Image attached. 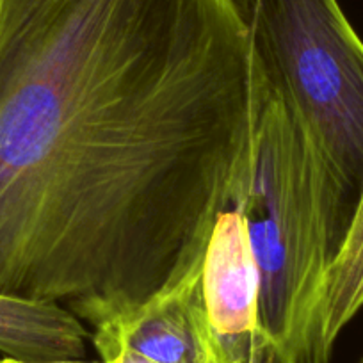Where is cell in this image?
I'll return each instance as SVG.
<instances>
[{"instance_id":"1","label":"cell","mask_w":363,"mask_h":363,"mask_svg":"<svg viewBox=\"0 0 363 363\" xmlns=\"http://www.w3.org/2000/svg\"><path fill=\"white\" fill-rule=\"evenodd\" d=\"M264 87L233 0H0V296L80 319L198 267Z\"/></svg>"},{"instance_id":"2","label":"cell","mask_w":363,"mask_h":363,"mask_svg":"<svg viewBox=\"0 0 363 363\" xmlns=\"http://www.w3.org/2000/svg\"><path fill=\"white\" fill-rule=\"evenodd\" d=\"M260 272L258 330L271 363H308L313 310L358 200L298 111L265 77L240 205Z\"/></svg>"},{"instance_id":"3","label":"cell","mask_w":363,"mask_h":363,"mask_svg":"<svg viewBox=\"0 0 363 363\" xmlns=\"http://www.w3.org/2000/svg\"><path fill=\"white\" fill-rule=\"evenodd\" d=\"M269 82L294 107L359 201L363 41L338 0H233Z\"/></svg>"},{"instance_id":"4","label":"cell","mask_w":363,"mask_h":363,"mask_svg":"<svg viewBox=\"0 0 363 363\" xmlns=\"http://www.w3.org/2000/svg\"><path fill=\"white\" fill-rule=\"evenodd\" d=\"M201 264L145 301L84 317L95 330L93 344L123 345L157 363H211L216 340L201 294Z\"/></svg>"},{"instance_id":"5","label":"cell","mask_w":363,"mask_h":363,"mask_svg":"<svg viewBox=\"0 0 363 363\" xmlns=\"http://www.w3.org/2000/svg\"><path fill=\"white\" fill-rule=\"evenodd\" d=\"M201 294L216 356L271 363L258 330L260 272L239 207L216 219L201 264Z\"/></svg>"},{"instance_id":"6","label":"cell","mask_w":363,"mask_h":363,"mask_svg":"<svg viewBox=\"0 0 363 363\" xmlns=\"http://www.w3.org/2000/svg\"><path fill=\"white\" fill-rule=\"evenodd\" d=\"M87 338L82 320L62 305L0 296V352L8 358L82 359Z\"/></svg>"},{"instance_id":"7","label":"cell","mask_w":363,"mask_h":363,"mask_svg":"<svg viewBox=\"0 0 363 363\" xmlns=\"http://www.w3.org/2000/svg\"><path fill=\"white\" fill-rule=\"evenodd\" d=\"M363 308V193L313 310L308 363H330L338 335Z\"/></svg>"},{"instance_id":"8","label":"cell","mask_w":363,"mask_h":363,"mask_svg":"<svg viewBox=\"0 0 363 363\" xmlns=\"http://www.w3.org/2000/svg\"><path fill=\"white\" fill-rule=\"evenodd\" d=\"M93 345L99 351L102 363H157L146 356L123 347V345L107 344V342H95Z\"/></svg>"},{"instance_id":"9","label":"cell","mask_w":363,"mask_h":363,"mask_svg":"<svg viewBox=\"0 0 363 363\" xmlns=\"http://www.w3.org/2000/svg\"><path fill=\"white\" fill-rule=\"evenodd\" d=\"M0 363H89L82 362V359H54V362H22V359L8 358V356H2L0 358Z\"/></svg>"},{"instance_id":"10","label":"cell","mask_w":363,"mask_h":363,"mask_svg":"<svg viewBox=\"0 0 363 363\" xmlns=\"http://www.w3.org/2000/svg\"><path fill=\"white\" fill-rule=\"evenodd\" d=\"M211 363H260L258 359H250V358H221V356H216Z\"/></svg>"},{"instance_id":"11","label":"cell","mask_w":363,"mask_h":363,"mask_svg":"<svg viewBox=\"0 0 363 363\" xmlns=\"http://www.w3.org/2000/svg\"><path fill=\"white\" fill-rule=\"evenodd\" d=\"M362 363H363V362H362Z\"/></svg>"}]
</instances>
